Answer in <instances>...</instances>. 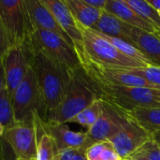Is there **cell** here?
Listing matches in <instances>:
<instances>
[{"instance_id": "cell-19", "label": "cell", "mask_w": 160, "mask_h": 160, "mask_svg": "<svg viewBox=\"0 0 160 160\" xmlns=\"http://www.w3.org/2000/svg\"><path fill=\"white\" fill-rule=\"evenodd\" d=\"M77 22L87 28H93L99 20L102 11L87 5L83 0H64Z\"/></svg>"}, {"instance_id": "cell-13", "label": "cell", "mask_w": 160, "mask_h": 160, "mask_svg": "<svg viewBox=\"0 0 160 160\" xmlns=\"http://www.w3.org/2000/svg\"><path fill=\"white\" fill-rule=\"evenodd\" d=\"M24 4L33 29L39 28L54 33L74 48L72 40L59 25L58 22L49 10V8L43 4L42 0H24Z\"/></svg>"}, {"instance_id": "cell-27", "label": "cell", "mask_w": 160, "mask_h": 160, "mask_svg": "<svg viewBox=\"0 0 160 160\" xmlns=\"http://www.w3.org/2000/svg\"><path fill=\"white\" fill-rule=\"evenodd\" d=\"M129 72L138 75L149 82L155 84L160 88V68L155 66H148L145 68H129L128 69Z\"/></svg>"}, {"instance_id": "cell-20", "label": "cell", "mask_w": 160, "mask_h": 160, "mask_svg": "<svg viewBox=\"0 0 160 160\" xmlns=\"http://www.w3.org/2000/svg\"><path fill=\"white\" fill-rule=\"evenodd\" d=\"M128 114L151 135L160 130V108H135Z\"/></svg>"}, {"instance_id": "cell-21", "label": "cell", "mask_w": 160, "mask_h": 160, "mask_svg": "<svg viewBox=\"0 0 160 160\" xmlns=\"http://www.w3.org/2000/svg\"><path fill=\"white\" fill-rule=\"evenodd\" d=\"M142 20L157 28L160 32L159 11L153 8L147 0H124Z\"/></svg>"}, {"instance_id": "cell-34", "label": "cell", "mask_w": 160, "mask_h": 160, "mask_svg": "<svg viewBox=\"0 0 160 160\" xmlns=\"http://www.w3.org/2000/svg\"><path fill=\"white\" fill-rule=\"evenodd\" d=\"M0 160H6V158H4V156H3V154H2L1 149H0Z\"/></svg>"}, {"instance_id": "cell-36", "label": "cell", "mask_w": 160, "mask_h": 160, "mask_svg": "<svg viewBox=\"0 0 160 160\" xmlns=\"http://www.w3.org/2000/svg\"><path fill=\"white\" fill-rule=\"evenodd\" d=\"M159 14H160V11H159Z\"/></svg>"}, {"instance_id": "cell-31", "label": "cell", "mask_w": 160, "mask_h": 160, "mask_svg": "<svg viewBox=\"0 0 160 160\" xmlns=\"http://www.w3.org/2000/svg\"><path fill=\"white\" fill-rule=\"evenodd\" d=\"M147 1L153 8L160 11V0H147Z\"/></svg>"}, {"instance_id": "cell-22", "label": "cell", "mask_w": 160, "mask_h": 160, "mask_svg": "<svg viewBox=\"0 0 160 160\" xmlns=\"http://www.w3.org/2000/svg\"><path fill=\"white\" fill-rule=\"evenodd\" d=\"M85 157L87 160H124L109 141L90 146L85 152Z\"/></svg>"}, {"instance_id": "cell-18", "label": "cell", "mask_w": 160, "mask_h": 160, "mask_svg": "<svg viewBox=\"0 0 160 160\" xmlns=\"http://www.w3.org/2000/svg\"><path fill=\"white\" fill-rule=\"evenodd\" d=\"M132 27L133 26L124 22L123 21L104 9L99 20L91 29L107 36L121 38L131 43L129 39V34Z\"/></svg>"}, {"instance_id": "cell-4", "label": "cell", "mask_w": 160, "mask_h": 160, "mask_svg": "<svg viewBox=\"0 0 160 160\" xmlns=\"http://www.w3.org/2000/svg\"><path fill=\"white\" fill-rule=\"evenodd\" d=\"M92 82L100 99L127 113L135 108H160V89Z\"/></svg>"}, {"instance_id": "cell-26", "label": "cell", "mask_w": 160, "mask_h": 160, "mask_svg": "<svg viewBox=\"0 0 160 160\" xmlns=\"http://www.w3.org/2000/svg\"><path fill=\"white\" fill-rule=\"evenodd\" d=\"M127 160H160L159 146L151 139Z\"/></svg>"}, {"instance_id": "cell-2", "label": "cell", "mask_w": 160, "mask_h": 160, "mask_svg": "<svg viewBox=\"0 0 160 160\" xmlns=\"http://www.w3.org/2000/svg\"><path fill=\"white\" fill-rule=\"evenodd\" d=\"M97 99H99L98 93L81 67L73 71L65 98L54 110L48 113L47 122L52 124L68 123Z\"/></svg>"}, {"instance_id": "cell-12", "label": "cell", "mask_w": 160, "mask_h": 160, "mask_svg": "<svg viewBox=\"0 0 160 160\" xmlns=\"http://www.w3.org/2000/svg\"><path fill=\"white\" fill-rule=\"evenodd\" d=\"M152 139V135L130 117L109 142L124 160Z\"/></svg>"}, {"instance_id": "cell-28", "label": "cell", "mask_w": 160, "mask_h": 160, "mask_svg": "<svg viewBox=\"0 0 160 160\" xmlns=\"http://www.w3.org/2000/svg\"><path fill=\"white\" fill-rule=\"evenodd\" d=\"M10 49L9 43L6 37V34L3 30V27L0 22V63H2L5 55L7 54L8 51Z\"/></svg>"}, {"instance_id": "cell-17", "label": "cell", "mask_w": 160, "mask_h": 160, "mask_svg": "<svg viewBox=\"0 0 160 160\" xmlns=\"http://www.w3.org/2000/svg\"><path fill=\"white\" fill-rule=\"evenodd\" d=\"M129 39L131 44L137 47L154 66L160 68V38L158 36L132 27Z\"/></svg>"}, {"instance_id": "cell-5", "label": "cell", "mask_w": 160, "mask_h": 160, "mask_svg": "<svg viewBox=\"0 0 160 160\" xmlns=\"http://www.w3.org/2000/svg\"><path fill=\"white\" fill-rule=\"evenodd\" d=\"M77 23L82 35V52L78 54L80 59L85 58L96 64L112 68L129 69L146 67L123 54L94 30L84 27L79 22Z\"/></svg>"}, {"instance_id": "cell-30", "label": "cell", "mask_w": 160, "mask_h": 160, "mask_svg": "<svg viewBox=\"0 0 160 160\" xmlns=\"http://www.w3.org/2000/svg\"><path fill=\"white\" fill-rule=\"evenodd\" d=\"M6 86V82H5V74H4V68L2 63H0V93L3 90V88Z\"/></svg>"}, {"instance_id": "cell-23", "label": "cell", "mask_w": 160, "mask_h": 160, "mask_svg": "<svg viewBox=\"0 0 160 160\" xmlns=\"http://www.w3.org/2000/svg\"><path fill=\"white\" fill-rule=\"evenodd\" d=\"M103 109V100L97 99L81 112H79L75 117H73L69 122L70 123H77L81 126L87 128L89 129L99 118Z\"/></svg>"}, {"instance_id": "cell-24", "label": "cell", "mask_w": 160, "mask_h": 160, "mask_svg": "<svg viewBox=\"0 0 160 160\" xmlns=\"http://www.w3.org/2000/svg\"><path fill=\"white\" fill-rule=\"evenodd\" d=\"M59 150L53 139L47 133L42 132L38 142L37 160H56Z\"/></svg>"}, {"instance_id": "cell-32", "label": "cell", "mask_w": 160, "mask_h": 160, "mask_svg": "<svg viewBox=\"0 0 160 160\" xmlns=\"http://www.w3.org/2000/svg\"><path fill=\"white\" fill-rule=\"evenodd\" d=\"M152 139L154 140V142L159 146L160 148V130L159 131H157L155 132L153 135H152Z\"/></svg>"}, {"instance_id": "cell-16", "label": "cell", "mask_w": 160, "mask_h": 160, "mask_svg": "<svg viewBox=\"0 0 160 160\" xmlns=\"http://www.w3.org/2000/svg\"><path fill=\"white\" fill-rule=\"evenodd\" d=\"M105 10L133 27L160 37L159 31L142 20L129 6L125 3L124 0H108Z\"/></svg>"}, {"instance_id": "cell-7", "label": "cell", "mask_w": 160, "mask_h": 160, "mask_svg": "<svg viewBox=\"0 0 160 160\" xmlns=\"http://www.w3.org/2000/svg\"><path fill=\"white\" fill-rule=\"evenodd\" d=\"M0 22L10 48L30 41L34 29L24 0H0Z\"/></svg>"}, {"instance_id": "cell-6", "label": "cell", "mask_w": 160, "mask_h": 160, "mask_svg": "<svg viewBox=\"0 0 160 160\" xmlns=\"http://www.w3.org/2000/svg\"><path fill=\"white\" fill-rule=\"evenodd\" d=\"M42 122L16 123L0 137V149L6 160L37 158Z\"/></svg>"}, {"instance_id": "cell-25", "label": "cell", "mask_w": 160, "mask_h": 160, "mask_svg": "<svg viewBox=\"0 0 160 160\" xmlns=\"http://www.w3.org/2000/svg\"><path fill=\"white\" fill-rule=\"evenodd\" d=\"M0 123L6 128L16 124L14 119L11 97L8 91L7 85L0 93Z\"/></svg>"}, {"instance_id": "cell-33", "label": "cell", "mask_w": 160, "mask_h": 160, "mask_svg": "<svg viewBox=\"0 0 160 160\" xmlns=\"http://www.w3.org/2000/svg\"><path fill=\"white\" fill-rule=\"evenodd\" d=\"M4 132H5V128H4V127L1 125V123H0V137H2V136H3Z\"/></svg>"}, {"instance_id": "cell-35", "label": "cell", "mask_w": 160, "mask_h": 160, "mask_svg": "<svg viewBox=\"0 0 160 160\" xmlns=\"http://www.w3.org/2000/svg\"><path fill=\"white\" fill-rule=\"evenodd\" d=\"M16 160H37V158H17Z\"/></svg>"}, {"instance_id": "cell-8", "label": "cell", "mask_w": 160, "mask_h": 160, "mask_svg": "<svg viewBox=\"0 0 160 160\" xmlns=\"http://www.w3.org/2000/svg\"><path fill=\"white\" fill-rule=\"evenodd\" d=\"M30 45L36 52H41L60 65L75 70L82 67L76 50L54 33L34 28Z\"/></svg>"}, {"instance_id": "cell-29", "label": "cell", "mask_w": 160, "mask_h": 160, "mask_svg": "<svg viewBox=\"0 0 160 160\" xmlns=\"http://www.w3.org/2000/svg\"><path fill=\"white\" fill-rule=\"evenodd\" d=\"M87 5L96 8L100 10H104L107 5V1L108 0H83Z\"/></svg>"}, {"instance_id": "cell-10", "label": "cell", "mask_w": 160, "mask_h": 160, "mask_svg": "<svg viewBox=\"0 0 160 160\" xmlns=\"http://www.w3.org/2000/svg\"><path fill=\"white\" fill-rule=\"evenodd\" d=\"M82 68L86 75L95 82L103 84L125 85L133 87H147L160 89L155 84L149 82L143 78L129 72L128 69L107 68L85 58L80 59Z\"/></svg>"}, {"instance_id": "cell-14", "label": "cell", "mask_w": 160, "mask_h": 160, "mask_svg": "<svg viewBox=\"0 0 160 160\" xmlns=\"http://www.w3.org/2000/svg\"><path fill=\"white\" fill-rule=\"evenodd\" d=\"M42 2L54 16L62 29L70 38L77 53H81L82 52V35L64 0H42Z\"/></svg>"}, {"instance_id": "cell-1", "label": "cell", "mask_w": 160, "mask_h": 160, "mask_svg": "<svg viewBox=\"0 0 160 160\" xmlns=\"http://www.w3.org/2000/svg\"><path fill=\"white\" fill-rule=\"evenodd\" d=\"M31 68L38 78L48 112H50L65 98L74 70L60 65L43 52L36 51H34Z\"/></svg>"}, {"instance_id": "cell-3", "label": "cell", "mask_w": 160, "mask_h": 160, "mask_svg": "<svg viewBox=\"0 0 160 160\" xmlns=\"http://www.w3.org/2000/svg\"><path fill=\"white\" fill-rule=\"evenodd\" d=\"M11 101L16 123L47 122V104L32 68L14 92Z\"/></svg>"}, {"instance_id": "cell-9", "label": "cell", "mask_w": 160, "mask_h": 160, "mask_svg": "<svg viewBox=\"0 0 160 160\" xmlns=\"http://www.w3.org/2000/svg\"><path fill=\"white\" fill-rule=\"evenodd\" d=\"M128 118L129 116L127 112L103 101L102 112L94 126L87 129L86 139L81 150L86 152V150L93 144L99 142L109 141L120 130Z\"/></svg>"}, {"instance_id": "cell-15", "label": "cell", "mask_w": 160, "mask_h": 160, "mask_svg": "<svg viewBox=\"0 0 160 160\" xmlns=\"http://www.w3.org/2000/svg\"><path fill=\"white\" fill-rule=\"evenodd\" d=\"M41 129L53 139L59 152L69 148L81 149L86 139V131H72L66 124L42 122Z\"/></svg>"}, {"instance_id": "cell-11", "label": "cell", "mask_w": 160, "mask_h": 160, "mask_svg": "<svg viewBox=\"0 0 160 160\" xmlns=\"http://www.w3.org/2000/svg\"><path fill=\"white\" fill-rule=\"evenodd\" d=\"M33 57L34 50L30 41L23 46L10 48L5 55L2 65L6 85L11 98L31 68Z\"/></svg>"}]
</instances>
